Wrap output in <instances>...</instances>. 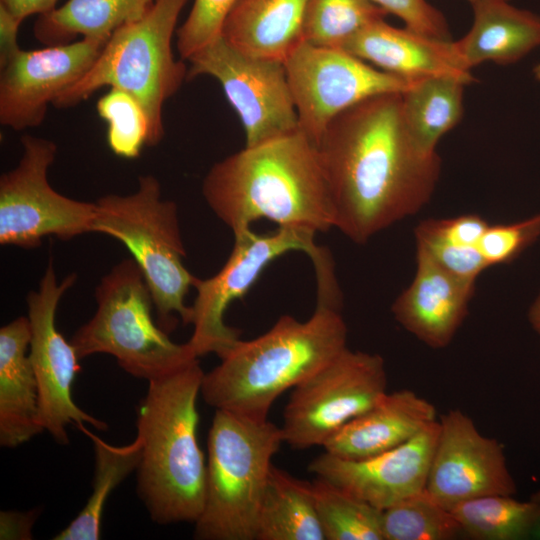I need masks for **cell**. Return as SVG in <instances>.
Returning a JSON list of instances; mask_svg holds the SVG:
<instances>
[{
	"label": "cell",
	"mask_w": 540,
	"mask_h": 540,
	"mask_svg": "<svg viewBox=\"0 0 540 540\" xmlns=\"http://www.w3.org/2000/svg\"><path fill=\"white\" fill-rule=\"evenodd\" d=\"M334 227L358 244L416 214L441 173L405 124L401 93L367 98L339 114L317 143Z\"/></svg>",
	"instance_id": "obj_1"
},
{
	"label": "cell",
	"mask_w": 540,
	"mask_h": 540,
	"mask_svg": "<svg viewBox=\"0 0 540 540\" xmlns=\"http://www.w3.org/2000/svg\"><path fill=\"white\" fill-rule=\"evenodd\" d=\"M313 265L317 303L312 316L299 321L283 315L264 334L236 341L219 356L220 363L203 375L200 395L209 406L266 420L280 395L347 347V326L331 255Z\"/></svg>",
	"instance_id": "obj_2"
},
{
	"label": "cell",
	"mask_w": 540,
	"mask_h": 540,
	"mask_svg": "<svg viewBox=\"0 0 540 540\" xmlns=\"http://www.w3.org/2000/svg\"><path fill=\"white\" fill-rule=\"evenodd\" d=\"M202 194L233 235L258 219L314 233L334 227L317 146L300 130L215 163L203 179Z\"/></svg>",
	"instance_id": "obj_3"
},
{
	"label": "cell",
	"mask_w": 540,
	"mask_h": 540,
	"mask_svg": "<svg viewBox=\"0 0 540 540\" xmlns=\"http://www.w3.org/2000/svg\"><path fill=\"white\" fill-rule=\"evenodd\" d=\"M204 372L198 358L149 381L137 408L142 455L137 493L152 521L191 522L205 498L206 461L198 442L197 398Z\"/></svg>",
	"instance_id": "obj_4"
},
{
	"label": "cell",
	"mask_w": 540,
	"mask_h": 540,
	"mask_svg": "<svg viewBox=\"0 0 540 540\" xmlns=\"http://www.w3.org/2000/svg\"><path fill=\"white\" fill-rule=\"evenodd\" d=\"M188 0H156L139 20L116 29L91 67L53 102L70 108L98 89L110 87L131 94L149 121L148 146L165 133L163 108L187 79L188 68L175 58L172 39Z\"/></svg>",
	"instance_id": "obj_5"
},
{
	"label": "cell",
	"mask_w": 540,
	"mask_h": 540,
	"mask_svg": "<svg viewBox=\"0 0 540 540\" xmlns=\"http://www.w3.org/2000/svg\"><path fill=\"white\" fill-rule=\"evenodd\" d=\"M284 442L281 426L215 410L207 440L206 486L194 538L256 540L258 513Z\"/></svg>",
	"instance_id": "obj_6"
},
{
	"label": "cell",
	"mask_w": 540,
	"mask_h": 540,
	"mask_svg": "<svg viewBox=\"0 0 540 540\" xmlns=\"http://www.w3.org/2000/svg\"><path fill=\"white\" fill-rule=\"evenodd\" d=\"M91 232L111 236L130 251L151 292L163 330L175 327L176 315L184 324L191 323L192 309L185 297L196 277L183 263L186 251L177 206L161 198L155 176H139L131 194L100 197L95 202Z\"/></svg>",
	"instance_id": "obj_7"
},
{
	"label": "cell",
	"mask_w": 540,
	"mask_h": 540,
	"mask_svg": "<svg viewBox=\"0 0 540 540\" xmlns=\"http://www.w3.org/2000/svg\"><path fill=\"white\" fill-rule=\"evenodd\" d=\"M95 299L94 315L70 341L79 359L109 354L128 374L149 382L199 358L188 342H173L154 322L152 295L133 258L101 278Z\"/></svg>",
	"instance_id": "obj_8"
},
{
	"label": "cell",
	"mask_w": 540,
	"mask_h": 540,
	"mask_svg": "<svg viewBox=\"0 0 540 540\" xmlns=\"http://www.w3.org/2000/svg\"><path fill=\"white\" fill-rule=\"evenodd\" d=\"M387 392L384 359L347 347L295 386L284 408V442L294 449L323 446Z\"/></svg>",
	"instance_id": "obj_9"
},
{
	"label": "cell",
	"mask_w": 540,
	"mask_h": 540,
	"mask_svg": "<svg viewBox=\"0 0 540 540\" xmlns=\"http://www.w3.org/2000/svg\"><path fill=\"white\" fill-rule=\"evenodd\" d=\"M18 164L0 177V244L36 248L46 236L69 240L91 232L95 203L57 192L48 181L57 146L25 134Z\"/></svg>",
	"instance_id": "obj_10"
},
{
	"label": "cell",
	"mask_w": 540,
	"mask_h": 540,
	"mask_svg": "<svg viewBox=\"0 0 540 540\" xmlns=\"http://www.w3.org/2000/svg\"><path fill=\"white\" fill-rule=\"evenodd\" d=\"M283 63L299 130L316 145L330 122L342 112L376 95L402 93L413 83L343 49L304 41Z\"/></svg>",
	"instance_id": "obj_11"
},
{
	"label": "cell",
	"mask_w": 540,
	"mask_h": 540,
	"mask_svg": "<svg viewBox=\"0 0 540 540\" xmlns=\"http://www.w3.org/2000/svg\"><path fill=\"white\" fill-rule=\"evenodd\" d=\"M187 80L215 78L239 116L245 147L257 146L299 131L296 107L283 62L253 57L220 35L188 59Z\"/></svg>",
	"instance_id": "obj_12"
},
{
	"label": "cell",
	"mask_w": 540,
	"mask_h": 540,
	"mask_svg": "<svg viewBox=\"0 0 540 540\" xmlns=\"http://www.w3.org/2000/svg\"><path fill=\"white\" fill-rule=\"evenodd\" d=\"M315 234L278 227L269 234L248 229L234 235L233 249L222 268L210 278L196 277L193 283L197 294L188 344L197 357L208 353L219 357L240 339L239 331L224 322L230 303L242 298L276 258L290 251H303L311 258L321 248L314 242Z\"/></svg>",
	"instance_id": "obj_13"
},
{
	"label": "cell",
	"mask_w": 540,
	"mask_h": 540,
	"mask_svg": "<svg viewBox=\"0 0 540 540\" xmlns=\"http://www.w3.org/2000/svg\"><path fill=\"white\" fill-rule=\"evenodd\" d=\"M76 280L77 275L71 273L58 283L53 261H50L38 290L27 295L28 354L39 387L40 420L44 431L62 445L69 442V425L90 424L99 430L107 429L104 421L83 411L73 401L72 384L80 369V359L55 323L58 304Z\"/></svg>",
	"instance_id": "obj_14"
},
{
	"label": "cell",
	"mask_w": 540,
	"mask_h": 540,
	"mask_svg": "<svg viewBox=\"0 0 540 540\" xmlns=\"http://www.w3.org/2000/svg\"><path fill=\"white\" fill-rule=\"evenodd\" d=\"M425 488L449 509L471 499L517 492L501 443L482 435L459 409L439 420Z\"/></svg>",
	"instance_id": "obj_15"
},
{
	"label": "cell",
	"mask_w": 540,
	"mask_h": 540,
	"mask_svg": "<svg viewBox=\"0 0 540 540\" xmlns=\"http://www.w3.org/2000/svg\"><path fill=\"white\" fill-rule=\"evenodd\" d=\"M108 39L82 37L21 50L0 75V123L15 131L39 126L49 104L94 63Z\"/></svg>",
	"instance_id": "obj_16"
},
{
	"label": "cell",
	"mask_w": 540,
	"mask_h": 540,
	"mask_svg": "<svg viewBox=\"0 0 540 540\" xmlns=\"http://www.w3.org/2000/svg\"><path fill=\"white\" fill-rule=\"evenodd\" d=\"M438 431L436 420L412 439L378 455L348 460L324 452L308 468L317 477L384 510L425 489Z\"/></svg>",
	"instance_id": "obj_17"
},
{
	"label": "cell",
	"mask_w": 540,
	"mask_h": 540,
	"mask_svg": "<svg viewBox=\"0 0 540 540\" xmlns=\"http://www.w3.org/2000/svg\"><path fill=\"white\" fill-rule=\"evenodd\" d=\"M416 273L391 306L395 320L427 346H448L464 322L475 282L450 274L416 249Z\"/></svg>",
	"instance_id": "obj_18"
},
{
	"label": "cell",
	"mask_w": 540,
	"mask_h": 540,
	"mask_svg": "<svg viewBox=\"0 0 540 540\" xmlns=\"http://www.w3.org/2000/svg\"><path fill=\"white\" fill-rule=\"evenodd\" d=\"M342 49L409 82L445 75L473 81L454 41L428 37L406 27L397 28L385 19L363 28Z\"/></svg>",
	"instance_id": "obj_19"
},
{
	"label": "cell",
	"mask_w": 540,
	"mask_h": 540,
	"mask_svg": "<svg viewBox=\"0 0 540 540\" xmlns=\"http://www.w3.org/2000/svg\"><path fill=\"white\" fill-rule=\"evenodd\" d=\"M435 421V406L414 391L386 392L374 406L339 429L323 447L338 458L365 459L407 442Z\"/></svg>",
	"instance_id": "obj_20"
},
{
	"label": "cell",
	"mask_w": 540,
	"mask_h": 540,
	"mask_svg": "<svg viewBox=\"0 0 540 540\" xmlns=\"http://www.w3.org/2000/svg\"><path fill=\"white\" fill-rule=\"evenodd\" d=\"M30 326L20 316L0 329V444L16 448L44 431L29 358Z\"/></svg>",
	"instance_id": "obj_21"
},
{
	"label": "cell",
	"mask_w": 540,
	"mask_h": 540,
	"mask_svg": "<svg viewBox=\"0 0 540 540\" xmlns=\"http://www.w3.org/2000/svg\"><path fill=\"white\" fill-rule=\"evenodd\" d=\"M307 0H236L221 37L247 55L284 62L303 42Z\"/></svg>",
	"instance_id": "obj_22"
},
{
	"label": "cell",
	"mask_w": 540,
	"mask_h": 540,
	"mask_svg": "<svg viewBox=\"0 0 540 540\" xmlns=\"http://www.w3.org/2000/svg\"><path fill=\"white\" fill-rule=\"evenodd\" d=\"M470 30L454 41L455 49L471 70L483 62L514 63L540 46V16L507 0H484L472 5Z\"/></svg>",
	"instance_id": "obj_23"
},
{
	"label": "cell",
	"mask_w": 540,
	"mask_h": 540,
	"mask_svg": "<svg viewBox=\"0 0 540 540\" xmlns=\"http://www.w3.org/2000/svg\"><path fill=\"white\" fill-rule=\"evenodd\" d=\"M256 540H325L312 482L272 465L258 513Z\"/></svg>",
	"instance_id": "obj_24"
},
{
	"label": "cell",
	"mask_w": 540,
	"mask_h": 540,
	"mask_svg": "<svg viewBox=\"0 0 540 540\" xmlns=\"http://www.w3.org/2000/svg\"><path fill=\"white\" fill-rule=\"evenodd\" d=\"M156 0H68L38 15L35 38L46 46L65 44L81 35L108 39L123 25L142 18Z\"/></svg>",
	"instance_id": "obj_25"
},
{
	"label": "cell",
	"mask_w": 540,
	"mask_h": 540,
	"mask_svg": "<svg viewBox=\"0 0 540 540\" xmlns=\"http://www.w3.org/2000/svg\"><path fill=\"white\" fill-rule=\"evenodd\" d=\"M468 84L455 76H434L414 81L401 93L405 124L423 152L436 153L439 140L462 119Z\"/></svg>",
	"instance_id": "obj_26"
},
{
	"label": "cell",
	"mask_w": 540,
	"mask_h": 540,
	"mask_svg": "<svg viewBox=\"0 0 540 540\" xmlns=\"http://www.w3.org/2000/svg\"><path fill=\"white\" fill-rule=\"evenodd\" d=\"M92 441L95 470L92 493L76 517L53 539L97 540L101 537L104 507L111 492L136 471L142 455V442L136 436L130 444L115 446L92 433L85 425L77 426Z\"/></svg>",
	"instance_id": "obj_27"
},
{
	"label": "cell",
	"mask_w": 540,
	"mask_h": 540,
	"mask_svg": "<svg viewBox=\"0 0 540 540\" xmlns=\"http://www.w3.org/2000/svg\"><path fill=\"white\" fill-rule=\"evenodd\" d=\"M493 494L451 508L463 537L474 540L540 539V500Z\"/></svg>",
	"instance_id": "obj_28"
},
{
	"label": "cell",
	"mask_w": 540,
	"mask_h": 540,
	"mask_svg": "<svg viewBox=\"0 0 540 540\" xmlns=\"http://www.w3.org/2000/svg\"><path fill=\"white\" fill-rule=\"evenodd\" d=\"M312 487L325 540H384L382 510L321 477Z\"/></svg>",
	"instance_id": "obj_29"
},
{
	"label": "cell",
	"mask_w": 540,
	"mask_h": 540,
	"mask_svg": "<svg viewBox=\"0 0 540 540\" xmlns=\"http://www.w3.org/2000/svg\"><path fill=\"white\" fill-rule=\"evenodd\" d=\"M387 13L370 0H307L303 18V41L342 49L369 24Z\"/></svg>",
	"instance_id": "obj_30"
},
{
	"label": "cell",
	"mask_w": 540,
	"mask_h": 540,
	"mask_svg": "<svg viewBox=\"0 0 540 540\" xmlns=\"http://www.w3.org/2000/svg\"><path fill=\"white\" fill-rule=\"evenodd\" d=\"M384 540H452L463 537L451 509L426 488L382 510Z\"/></svg>",
	"instance_id": "obj_31"
},
{
	"label": "cell",
	"mask_w": 540,
	"mask_h": 540,
	"mask_svg": "<svg viewBox=\"0 0 540 540\" xmlns=\"http://www.w3.org/2000/svg\"><path fill=\"white\" fill-rule=\"evenodd\" d=\"M96 110L107 123L112 152L126 159L137 158L149 138V121L142 105L131 94L110 88L97 101Z\"/></svg>",
	"instance_id": "obj_32"
},
{
	"label": "cell",
	"mask_w": 540,
	"mask_h": 540,
	"mask_svg": "<svg viewBox=\"0 0 540 540\" xmlns=\"http://www.w3.org/2000/svg\"><path fill=\"white\" fill-rule=\"evenodd\" d=\"M236 0H194L189 15L176 30V47L183 60L221 35L226 15Z\"/></svg>",
	"instance_id": "obj_33"
},
{
	"label": "cell",
	"mask_w": 540,
	"mask_h": 540,
	"mask_svg": "<svg viewBox=\"0 0 540 540\" xmlns=\"http://www.w3.org/2000/svg\"><path fill=\"white\" fill-rule=\"evenodd\" d=\"M416 249L426 253L436 264L460 279L475 282L489 267L478 247L452 244L434 232L422 221L415 228Z\"/></svg>",
	"instance_id": "obj_34"
},
{
	"label": "cell",
	"mask_w": 540,
	"mask_h": 540,
	"mask_svg": "<svg viewBox=\"0 0 540 540\" xmlns=\"http://www.w3.org/2000/svg\"><path fill=\"white\" fill-rule=\"evenodd\" d=\"M539 237L540 213L514 223L489 224L478 249L490 267L513 261Z\"/></svg>",
	"instance_id": "obj_35"
},
{
	"label": "cell",
	"mask_w": 540,
	"mask_h": 540,
	"mask_svg": "<svg viewBox=\"0 0 540 540\" xmlns=\"http://www.w3.org/2000/svg\"><path fill=\"white\" fill-rule=\"evenodd\" d=\"M400 18L406 28L428 37L451 40L449 26L443 14L427 0H370Z\"/></svg>",
	"instance_id": "obj_36"
},
{
	"label": "cell",
	"mask_w": 540,
	"mask_h": 540,
	"mask_svg": "<svg viewBox=\"0 0 540 540\" xmlns=\"http://www.w3.org/2000/svg\"><path fill=\"white\" fill-rule=\"evenodd\" d=\"M442 239L459 246L478 247L489 223L477 214H465L449 219L422 221Z\"/></svg>",
	"instance_id": "obj_37"
},
{
	"label": "cell",
	"mask_w": 540,
	"mask_h": 540,
	"mask_svg": "<svg viewBox=\"0 0 540 540\" xmlns=\"http://www.w3.org/2000/svg\"><path fill=\"white\" fill-rule=\"evenodd\" d=\"M22 21L0 5V68H3L22 49L18 32Z\"/></svg>",
	"instance_id": "obj_38"
},
{
	"label": "cell",
	"mask_w": 540,
	"mask_h": 540,
	"mask_svg": "<svg viewBox=\"0 0 540 540\" xmlns=\"http://www.w3.org/2000/svg\"><path fill=\"white\" fill-rule=\"evenodd\" d=\"M36 518L37 511H2L0 514V538L31 539V530Z\"/></svg>",
	"instance_id": "obj_39"
},
{
	"label": "cell",
	"mask_w": 540,
	"mask_h": 540,
	"mask_svg": "<svg viewBox=\"0 0 540 540\" xmlns=\"http://www.w3.org/2000/svg\"><path fill=\"white\" fill-rule=\"evenodd\" d=\"M58 0H0V5L23 21L31 15H41L56 8Z\"/></svg>",
	"instance_id": "obj_40"
},
{
	"label": "cell",
	"mask_w": 540,
	"mask_h": 540,
	"mask_svg": "<svg viewBox=\"0 0 540 540\" xmlns=\"http://www.w3.org/2000/svg\"><path fill=\"white\" fill-rule=\"evenodd\" d=\"M528 321L533 330L540 336V292L529 307Z\"/></svg>",
	"instance_id": "obj_41"
},
{
	"label": "cell",
	"mask_w": 540,
	"mask_h": 540,
	"mask_svg": "<svg viewBox=\"0 0 540 540\" xmlns=\"http://www.w3.org/2000/svg\"><path fill=\"white\" fill-rule=\"evenodd\" d=\"M535 78L540 82V63L533 68Z\"/></svg>",
	"instance_id": "obj_42"
},
{
	"label": "cell",
	"mask_w": 540,
	"mask_h": 540,
	"mask_svg": "<svg viewBox=\"0 0 540 540\" xmlns=\"http://www.w3.org/2000/svg\"><path fill=\"white\" fill-rule=\"evenodd\" d=\"M531 498L540 500V489Z\"/></svg>",
	"instance_id": "obj_43"
},
{
	"label": "cell",
	"mask_w": 540,
	"mask_h": 540,
	"mask_svg": "<svg viewBox=\"0 0 540 540\" xmlns=\"http://www.w3.org/2000/svg\"><path fill=\"white\" fill-rule=\"evenodd\" d=\"M470 2L471 5L477 3V2H480V1H484V0H467ZM507 1H510V0H507Z\"/></svg>",
	"instance_id": "obj_44"
}]
</instances>
